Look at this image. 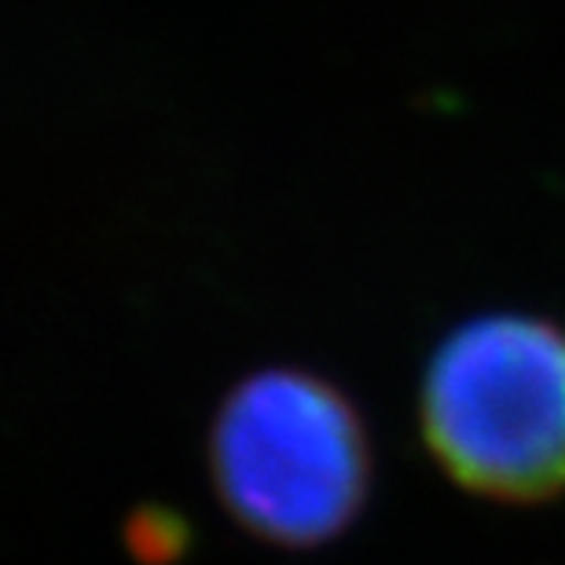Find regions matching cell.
Here are the masks:
<instances>
[{
    "label": "cell",
    "mask_w": 565,
    "mask_h": 565,
    "mask_svg": "<svg viewBox=\"0 0 565 565\" xmlns=\"http://www.w3.org/2000/svg\"><path fill=\"white\" fill-rule=\"evenodd\" d=\"M423 429L470 492L507 503L565 492V331L514 312L462 323L426 367Z\"/></svg>",
    "instance_id": "6da1fadb"
},
{
    "label": "cell",
    "mask_w": 565,
    "mask_h": 565,
    "mask_svg": "<svg viewBox=\"0 0 565 565\" xmlns=\"http://www.w3.org/2000/svg\"><path fill=\"white\" fill-rule=\"evenodd\" d=\"M221 500L250 533L312 547L353 522L367 492L356 412L305 371L268 367L221 404L210 437Z\"/></svg>",
    "instance_id": "7a4b0ae2"
}]
</instances>
